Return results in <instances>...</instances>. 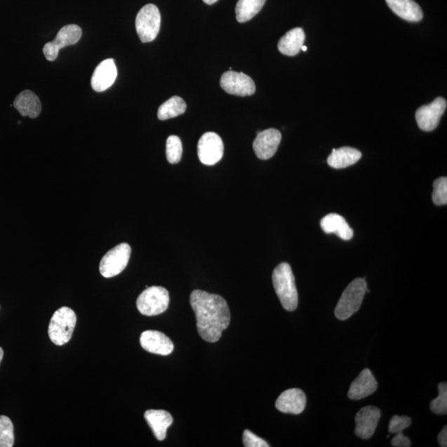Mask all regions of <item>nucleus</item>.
Listing matches in <instances>:
<instances>
[{"mask_svg": "<svg viewBox=\"0 0 447 447\" xmlns=\"http://www.w3.org/2000/svg\"><path fill=\"white\" fill-rule=\"evenodd\" d=\"M282 133L275 128H269L258 133L253 141V147L258 158L261 160H268L273 158L279 149Z\"/></svg>", "mask_w": 447, "mask_h": 447, "instance_id": "f8f14e48", "label": "nucleus"}, {"mask_svg": "<svg viewBox=\"0 0 447 447\" xmlns=\"http://www.w3.org/2000/svg\"><path fill=\"white\" fill-rule=\"evenodd\" d=\"M386 3L395 15L404 20L419 22L422 20V8L414 0H386Z\"/></svg>", "mask_w": 447, "mask_h": 447, "instance_id": "6ab92c4d", "label": "nucleus"}, {"mask_svg": "<svg viewBox=\"0 0 447 447\" xmlns=\"http://www.w3.org/2000/svg\"><path fill=\"white\" fill-rule=\"evenodd\" d=\"M243 446L246 447H269L268 442L260 437L253 434L250 430H246L243 433Z\"/></svg>", "mask_w": 447, "mask_h": 447, "instance_id": "7c9ffc66", "label": "nucleus"}, {"mask_svg": "<svg viewBox=\"0 0 447 447\" xmlns=\"http://www.w3.org/2000/svg\"><path fill=\"white\" fill-rule=\"evenodd\" d=\"M131 255V247L126 243H119L106 253L100 264V274L109 279L126 269Z\"/></svg>", "mask_w": 447, "mask_h": 447, "instance_id": "0eeeda50", "label": "nucleus"}, {"mask_svg": "<svg viewBox=\"0 0 447 447\" xmlns=\"http://www.w3.org/2000/svg\"><path fill=\"white\" fill-rule=\"evenodd\" d=\"M166 154L170 164H176L182 159V145L179 137L176 135L169 136L166 145Z\"/></svg>", "mask_w": 447, "mask_h": 447, "instance_id": "a878e982", "label": "nucleus"}, {"mask_svg": "<svg viewBox=\"0 0 447 447\" xmlns=\"http://www.w3.org/2000/svg\"><path fill=\"white\" fill-rule=\"evenodd\" d=\"M391 444L394 447H409L411 446V441L403 432H399L392 439Z\"/></svg>", "mask_w": 447, "mask_h": 447, "instance_id": "2f4dec72", "label": "nucleus"}, {"mask_svg": "<svg viewBox=\"0 0 447 447\" xmlns=\"http://www.w3.org/2000/svg\"><path fill=\"white\" fill-rule=\"evenodd\" d=\"M411 424L412 420L409 417H400L395 415L391 418L389 422V431L390 433L397 434V433L403 432L405 429H407L408 427L411 426Z\"/></svg>", "mask_w": 447, "mask_h": 447, "instance_id": "c756f323", "label": "nucleus"}, {"mask_svg": "<svg viewBox=\"0 0 447 447\" xmlns=\"http://www.w3.org/2000/svg\"><path fill=\"white\" fill-rule=\"evenodd\" d=\"M380 417V410L376 407L367 406L359 410L356 416V435L365 440L371 439Z\"/></svg>", "mask_w": 447, "mask_h": 447, "instance_id": "ddd939ff", "label": "nucleus"}, {"mask_svg": "<svg viewBox=\"0 0 447 447\" xmlns=\"http://www.w3.org/2000/svg\"><path fill=\"white\" fill-rule=\"evenodd\" d=\"M378 382L371 370L365 368L349 387L348 398L352 400L365 399L375 393Z\"/></svg>", "mask_w": 447, "mask_h": 447, "instance_id": "f3484780", "label": "nucleus"}, {"mask_svg": "<svg viewBox=\"0 0 447 447\" xmlns=\"http://www.w3.org/2000/svg\"><path fill=\"white\" fill-rule=\"evenodd\" d=\"M170 298L168 290L158 286L147 288L137 299V308L141 314L154 316L168 309Z\"/></svg>", "mask_w": 447, "mask_h": 447, "instance_id": "39448f33", "label": "nucleus"}, {"mask_svg": "<svg viewBox=\"0 0 447 447\" xmlns=\"http://www.w3.org/2000/svg\"><path fill=\"white\" fill-rule=\"evenodd\" d=\"M220 86L228 94L248 96L255 94V83L243 72L229 71L220 78Z\"/></svg>", "mask_w": 447, "mask_h": 447, "instance_id": "9b49d317", "label": "nucleus"}, {"mask_svg": "<svg viewBox=\"0 0 447 447\" xmlns=\"http://www.w3.org/2000/svg\"><path fill=\"white\" fill-rule=\"evenodd\" d=\"M439 442L441 446H447V427L445 426L443 429L440 432L439 435Z\"/></svg>", "mask_w": 447, "mask_h": 447, "instance_id": "473e14b6", "label": "nucleus"}, {"mask_svg": "<svg viewBox=\"0 0 447 447\" xmlns=\"http://www.w3.org/2000/svg\"><path fill=\"white\" fill-rule=\"evenodd\" d=\"M118 71L114 59H106L95 69L91 77L92 88L96 92H103L112 86L116 80Z\"/></svg>", "mask_w": 447, "mask_h": 447, "instance_id": "2eb2a0df", "label": "nucleus"}, {"mask_svg": "<svg viewBox=\"0 0 447 447\" xmlns=\"http://www.w3.org/2000/svg\"><path fill=\"white\" fill-rule=\"evenodd\" d=\"M302 50L303 51V52H307V48L306 47V46H302Z\"/></svg>", "mask_w": 447, "mask_h": 447, "instance_id": "c9c22d12", "label": "nucleus"}, {"mask_svg": "<svg viewBox=\"0 0 447 447\" xmlns=\"http://www.w3.org/2000/svg\"><path fill=\"white\" fill-rule=\"evenodd\" d=\"M204 1L206 4H209V6H211V4H213L216 2L218 1V0H204Z\"/></svg>", "mask_w": 447, "mask_h": 447, "instance_id": "72a5a7b5", "label": "nucleus"}, {"mask_svg": "<svg viewBox=\"0 0 447 447\" xmlns=\"http://www.w3.org/2000/svg\"><path fill=\"white\" fill-rule=\"evenodd\" d=\"M305 39V33L301 27L291 29L279 40L278 44L279 52L286 56H296L300 53Z\"/></svg>", "mask_w": 447, "mask_h": 447, "instance_id": "412c9836", "label": "nucleus"}, {"mask_svg": "<svg viewBox=\"0 0 447 447\" xmlns=\"http://www.w3.org/2000/svg\"><path fill=\"white\" fill-rule=\"evenodd\" d=\"M361 156V151L350 147H343L333 150V153L327 159V164L335 169L345 168L356 164Z\"/></svg>", "mask_w": 447, "mask_h": 447, "instance_id": "5701e85b", "label": "nucleus"}, {"mask_svg": "<svg viewBox=\"0 0 447 447\" xmlns=\"http://www.w3.org/2000/svg\"><path fill=\"white\" fill-rule=\"evenodd\" d=\"M3 358H4V350L1 347H0V363H1Z\"/></svg>", "mask_w": 447, "mask_h": 447, "instance_id": "f704fd0d", "label": "nucleus"}, {"mask_svg": "<svg viewBox=\"0 0 447 447\" xmlns=\"http://www.w3.org/2000/svg\"><path fill=\"white\" fill-rule=\"evenodd\" d=\"M446 100L442 98H437L431 104L421 106L416 112L418 127L426 132L436 130L446 112Z\"/></svg>", "mask_w": 447, "mask_h": 447, "instance_id": "9d476101", "label": "nucleus"}, {"mask_svg": "<svg viewBox=\"0 0 447 447\" xmlns=\"http://www.w3.org/2000/svg\"><path fill=\"white\" fill-rule=\"evenodd\" d=\"M145 418L149 423L156 439L164 441L167 435L168 427L172 425V415L165 410L150 409L145 413Z\"/></svg>", "mask_w": 447, "mask_h": 447, "instance_id": "a211bd4d", "label": "nucleus"}, {"mask_svg": "<svg viewBox=\"0 0 447 447\" xmlns=\"http://www.w3.org/2000/svg\"><path fill=\"white\" fill-rule=\"evenodd\" d=\"M15 443L13 422L6 416H0V447H12Z\"/></svg>", "mask_w": 447, "mask_h": 447, "instance_id": "bb28decb", "label": "nucleus"}, {"mask_svg": "<svg viewBox=\"0 0 447 447\" xmlns=\"http://www.w3.org/2000/svg\"><path fill=\"white\" fill-rule=\"evenodd\" d=\"M321 227L326 234H335L344 241H349L353 237V229L349 227L342 215L330 214L321 221Z\"/></svg>", "mask_w": 447, "mask_h": 447, "instance_id": "4be33fe9", "label": "nucleus"}, {"mask_svg": "<svg viewBox=\"0 0 447 447\" xmlns=\"http://www.w3.org/2000/svg\"><path fill=\"white\" fill-rule=\"evenodd\" d=\"M432 201L436 206H444L447 204V178H437L433 183Z\"/></svg>", "mask_w": 447, "mask_h": 447, "instance_id": "cd10ccee", "label": "nucleus"}, {"mask_svg": "<svg viewBox=\"0 0 447 447\" xmlns=\"http://www.w3.org/2000/svg\"><path fill=\"white\" fill-rule=\"evenodd\" d=\"M13 106L22 116L35 119L41 112V105L39 96L31 91H22L13 101Z\"/></svg>", "mask_w": 447, "mask_h": 447, "instance_id": "aec40b11", "label": "nucleus"}, {"mask_svg": "<svg viewBox=\"0 0 447 447\" xmlns=\"http://www.w3.org/2000/svg\"><path fill=\"white\" fill-rule=\"evenodd\" d=\"M76 324V315L71 308L63 307L54 312L50 321L48 335L52 342L57 345L70 342Z\"/></svg>", "mask_w": 447, "mask_h": 447, "instance_id": "20e7f679", "label": "nucleus"}, {"mask_svg": "<svg viewBox=\"0 0 447 447\" xmlns=\"http://www.w3.org/2000/svg\"><path fill=\"white\" fill-rule=\"evenodd\" d=\"M186 109L185 101L179 96H173L160 106L158 118L160 121H167V119L178 117L185 113Z\"/></svg>", "mask_w": 447, "mask_h": 447, "instance_id": "393cba45", "label": "nucleus"}, {"mask_svg": "<svg viewBox=\"0 0 447 447\" xmlns=\"http://www.w3.org/2000/svg\"><path fill=\"white\" fill-rule=\"evenodd\" d=\"M81 35L82 30L78 25H70L63 27L53 41L45 44V58L50 62L54 61L58 57L60 49L76 44L81 39Z\"/></svg>", "mask_w": 447, "mask_h": 447, "instance_id": "1a4fd4ad", "label": "nucleus"}, {"mask_svg": "<svg viewBox=\"0 0 447 447\" xmlns=\"http://www.w3.org/2000/svg\"><path fill=\"white\" fill-rule=\"evenodd\" d=\"M135 27L142 43L153 41L159 35L161 27L159 8L153 4L142 7L137 15Z\"/></svg>", "mask_w": 447, "mask_h": 447, "instance_id": "423d86ee", "label": "nucleus"}, {"mask_svg": "<svg viewBox=\"0 0 447 447\" xmlns=\"http://www.w3.org/2000/svg\"><path fill=\"white\" fill-rule=\"evenodd\" d=\"M190 303L201 338L207 342H218L230 322L227 301L220 295L194 290L190 296Z\"/></svg>", "mask_w": 447, "mask_h": 447, "instance_id": "f257e3e1", "label": "nucleus"}, {"mask_svg": "<svg viewBox=\"0 0 447 447\" xmlns=\"http://www.w3.org/2000/svg\"><path fill=\"white\" fill-rule=\"evenodd\" d=\"M274 287L285 310L293 312L298 305V293L291 266L282 262L276 266L273 275Z\"/></svg>", "mask_w": 447, "mask_h": 447, "instance_id": "f03ea898", "label": "nucleus"}, {"mask_svg": "<svg viewBox=\"0 0 447 447\" xmlns=\"http://www.w3.org/2000/svg\"><path fill=\"white\" fill-rule=\"evenodd\" d=\"M439 397L433 399L430 403V408L433 413L437 415H446L447 413V385L446 382H441L439 386Z\"/></svg>", "mask_w": 447, "mask_h": 447, "instance_id": "c85d7f7f", "label": "nucleus"}, {"mask_svg": "<svg viewBox=\"0 0 447 447\" xmlns=\"http://www.w3.org/2000/svg\"><path fill=\"white\" fill-rule=\"evenodd\" d=\"M307 398L303 391L291 389L283 392L276 401L275 406L284 413L300 414L306 408Z\"/></svg>", "mask_w": 447, "mask_h": 447, "instance_id": "dca6fc26", "label": "nucleus"}, {"mask_svg": "<svg viewBox=\"0 0 447 447\" xmlns=\"http://www.w3.org/2000/svg\"><path fill=\"white\" fill-rule=\"evenodd\" d=\"M368 289L365 279H356L345 289L335 309V315L340 321L349 318L359 311Z\"/></svg>", "mask_w": 447, "mask_h": 447, "instance_id": "7ed1b4c3", "label": "nucleus"}, {"mask_svg": "<svg viewBox=\"0 0 447 447\" xmlns=\"http://www.w3.org/2000/svg\"><path fill=\"white\" fill-rule=\"evenodd\" d=\"M140 345L146 352L160 356H168L174 349L171 339L158 331H144L140 336Z\"/></svg>", "mask_w": 447, "mask_h": 447, "instance_id": "4468645a", "label": "nucleus"}, {"mask_svg": "<svg viewBox=\"0 0 447 447\" xmlns=\"http://www.w3.org/2000/svg\"><path fill=\"white\" fill-rule=\"evenodd\" d=\"M266 0H239L236 4V20L239 22H246L252 20L261 11Z\"/></svg>", "mask_w": 447, "mask_h": 447, "instance_id": "b1692460", "label": "nucleus"}, {"mask_svg": "<svg viewBox=\"0 0 447 447\" xmlns=\"http://www.w3.org/2000/svg\"><path fill=\"white\" fill-rule=\"evenodd\" d=\"M197 154L201 164L213 166L223 158L224 142L218 133H206L198 142Z\"/></svg>", "mask_w": 447, "mask_h": 447, "instance_id": "6e6552de", "label": "nucleus"}]
</instances>
